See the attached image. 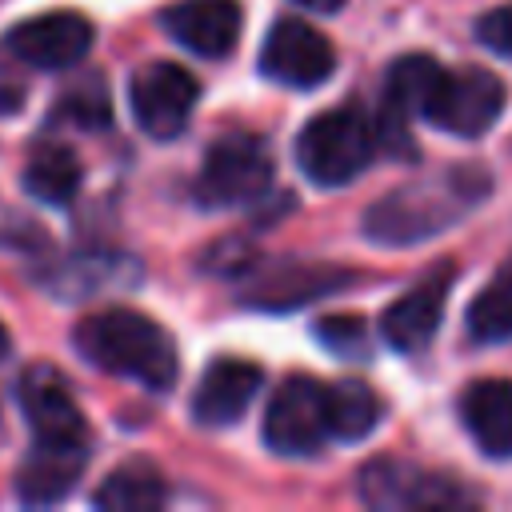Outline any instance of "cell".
<instances>
[{"label": "cell", "mask_w": 512, "mask_h": 512, "mask_svg": "<svg viewBox=\"0 0 512 512\" xmlns=\"http://www.w3.org/2000/svg\"><path fill=\"white\" fill-rule=\"evenodd\" d=\"M476 40H480L488 52L512 60V4H500V8L484 12V16L476 20Z\"/></svg>", "instance_id": "cell-25"}, {"label": "cell", "mask_w": 512, "mask_h": 512, "mask_svg": "<svg viewBox=\"0 0 512 512\" xmlns=\"http://www.w3.org/2000/svg\"><path fill=\"white\" fill-rule=\"evenodd\" d=\"M4 44L28 68H72L92 48V24L80 12H44L16 24Z\"/></svg>", "instance_id": "cell-10"}, {"label": "cell", "mask_w": 512, "mask_h": 512, "mask_svg": "<svg viewBox=\"0 0 512 512\" xmlns=\"http://www.w3.org/2000/svg\"><path fill=\"white\" fill-rule=\"evenodd\" d=\"M504 112V84L496 80V72L488 68H460V72H444L440 88L424 112V120H432L436 128L452 132V136H484Z\"/></svg>", "instance_id": "cell-7"}, {"label": "cell", "mask_w": 512, "mask_h": 512, "mask_svg": "<svg viewBox=\"0 0 512 512\" xmlns=\"http://www.w3.org/2000/svg\"><path fill=\"white\" fill-rule=\"evenodd\" d=\"M88 464V440H36L16 468V492L24 504L64 500Z\"/></svg>", "instance_id": "cell-15"}, {"label": "cell", "mask_w": 512, "mask_h": 512, "mask_svg": "<svg viewBox=\"0 0 512 512\" xmlns=\"http://www.w3.org/2000/svg\"><path fill=\"white\" fill-rule=\"evenodd\" d=\"M316 340L336 352V356H348V360H364L372 352V340H368V328L360 316H324L316 320Z\"/></svg>", "instance_id": "cell-24"}, {"label": "cell", "mask_w": 512, "mask_h": 512, "mask_svg": "<svg viewBox=\"0 0 512 512\" xmlns=\"http://www.w3.org/2000/svg\"><path fill=\"white\" fill-rule=\"evenodd\" d=\"M328 436V388L312 376H288L268 400L264 444L280 456H312Z\"/></svg>", "instance_id": "cell-5"}, {"label": "cell", "mask_w": 512, "mask_h": 512, "mask_svg": "<svg viewBox=\"0 0 512 512\" xmlns=\"http://www.w3.org/2000/svg\"><path fill=\"white\" fill-rule=\"evenodd\" d=\"M440 76H444L440 60H432L424 52L400 56L388 68V76H384V108H380V120H376L380 144H388V148H396L400 140L408 144V120L428 112V104H432V96L440 88Z\"/></svg>", "instance_id": "cell-12"}, {"label": "cell", "mask_w": 512, "mask_h": 512, "mask_svg": "<svg viewBox=\"0 0 512 512\" xmlns=\"http://www.w3.org/2000/svg\"><path fill=\"white\" fill-rule=\"evenodd\" d=\"M380 148V128L360 108H332L304 124L296 136V164L320 188L356 180Z\"/></svg>", "instance_id": "cell-3"}, {"label": "cell", "mask_w": 512, "mask_h": 512, "mask_svg": "<svg viewBox=\"0 0 512 512\" xmlns=\"http://www.w3.org/2000/svg\"><path fill=\"white\" fill-rule=\"evenodd\" d=\"M20 100H24V84L16 80V72L8 64H0V112L20 108Z\"/></svg>", "instance_id": "cell-26"}, {"label": "cell", "mask_w": 512, "mask_h": 512, "mask_svg": "<svg viewBox=\"0 0 512 512\" xmlns=\"http://www.w3.org/2000/svg\"><path fill=\"white\" fill-rule=\"evenodd\" d=\"M160 20L176 44H184L196 56L216 60L236 48L244 12L236 0H184V4L168 8Z\"/></svg>", "instance_id": "cell-16"}, {"label": "cell", "mask_w": 512, "mask_h": 512, "mask_svg": "<svg viewBox=\"0 0 512 512\" xmlns=\"http://www.w3.org/2000/svg\"><path fill=\"white\" fill-rule=\"evenodd\" d=\"M168 500L164 476L152 460H124L108 472V480L96 488L92 504L104 512H152Z\"/></svg>", "instance_id": "cell-18"}, {"label": "cell", "mask_w": 512, "mask_h": 512, "mask_svg": "<svg viewBox=\"0 0 512 512\" xmlns=\"http://www.w3.org/2000/svg\"><path fill=\"white\" fill-rule=\"evenodd\" d=\"M360 500L380 512L460 508V504H468V492H460L452 480L424 472L408 460H372L368 468H360Z\"/></svg>", "instance_id": "cell-9"}, {"label": "cell", "mask_w": 512, "mask_h": 512, "mask_svg": "<svg viewBox=\"0 0 512 512\" xmlns=\"http://www.w3.org/2000/svg\"><path fill=\"white\" fill-rule=\"evenodd\" d=\"M292 4L312 8V12H336V8H344V0H292Z\"/></svg>", "instance_id": "cell-27"}, {"label": "cell", "mask_w": 512, "mask_h": 512, "mask_svg": "<svg viewBox=\"0 0 512 512\" xmlns=\"http://www.w3.org/2000/svg\"><path fill=\"white\" fill-rule=\"evenodd\" d=\"M452 276H456L452 268H440V272L424 276L408 296H400L396 304H388V312L380 316V336H384L396 352L412 356V352H420V348L432 344V336H436V328H440V320H444V304H448Z\"/></svg>", "instance_id": "cell-13"}, {"label": "cell", "mask_w": 512, "mask_h": 512, "mask_svg": "<svg viewBox=\"0 0 512 512\" xmlns=\"http://www.w3.org/2000/svg\"><path fill=\"white\" fill-rule=\"evenodd\" d=\"M468 336L480 344H496L512 336V256L468 304Z\"/></svg>", "instance_id": "cell-22"}, {"label": "cell", "mask_w": 512, "mask_h": 512, "mask_svg": "<svg viewBox=\"0 0 512 512\" xmlns=\"http://www.w3.org/2000/svg\"><path fill=\"white\" fill-rule=\"evenodd\" d=\"M260 384H264L260 364L240 360V356H220L204 368V376L192 392V416L208 428H228L248 412Z\"/></svg>", "instance_id": "cell-14"}, {"label": "cell", "mask_w": 512, "mask_h": 512, "mask_svg": "<svg viewBox=\"0 0 512 512\" xmlns=\"http://www.w3.org/2000/svg\"><path fill=\"white\" fill-rule=\"evenodd\" d=\"M128 100H132V116H136L140 132H148L156 140H172L188 128L196 100H200V84L188 68H180L172 60H152L140 72H132Z\"/></svg>", "instance_id": "cell-6"}, {"label": "cell", "mask_w": 512, "mask_h": 512, "mask_svg": "<svg viewBox=\"0 0 512 512\" xmlns=\"http://www.w3.org/2000/svg\"><path fill=\"white\" fill-rule=\"evenodd\" d=\"M484 192L488 180L476 172H444L436 180L392 188L364 212V236H372L376 244H416L448 228L460 212L484 200Z\"/></svg>", "instance_id": "cell-2"}, {"label": "cell", "mask_w": 512, "mask_h": 512, "mask_svg": "<svg viewBox=\"0 0 512 512\" xmlns=\"http://www.w3.org/2000/svg\"><path fill=\"white\" fill-rule=\"evenodd\" d=\"M56 116H60V120H68V124H76V128H88V132L104 128V124L112 120V108H108V96H104L100 80H96V76H88L84 84L64 88Z\"/></svg>", "instance_id": "cell-23"}, {"label": "cell", "mask_w": 512, "mask_h": 512, "mask_svg": "<svg viewBox=\"0 0 512 512\" xmlns=\"http://www.w3.org/2000/svg\"><path fill=\"white\" fill-rule=\"evenodd\" d=\"M460 416L484 456L512 460V380H476L460 400Z\"/></svg>", "instance_id": "cell-17"}, {"label": "cell", "mask_w": 512, "mask_h": 512, "mask_svg": "<svg viewBox=\"0 0 512 512\" xmlns=\"http://www.w3.org/2000/svg\"><path fill=\"white\" fill-rule=\"evenodd\" d=\"M384 416V400L364 380L328 384V432L336 440H364Z\"/></svg>", "instance_id": "cell-20"}, {"label": "cell", "mask_w": 512, "mask_h": 512, "mask_svg": "<svg viewBox=\"0 0 512 512\" xmlns=\"http://www.w3.org/2000/svg\"><path fill=\"white\" fill-rule=\"evenodd\" d=\"M336 68V52L324 40V32H316L304 20H276L264 36L260 48V72L284 88H316L332 76Z\"/></svg>", "instance_id": "cell-8"}, {"label": "cell", "mask_w": 512, "mask_h": 512, "mask_svg": "<svg viewBox=\"0 0 512 512\" xmlns=\"http://www.w3.org/2000/svg\"><path fill=\"white\" fill-rule=\"evenodd\" d=\"M16 396L36 440H88L84 412L52 364H28L16 380Z\"/></svg>", "instance_id": "cell-11"}, {"label": "cell", "mask_w": 512, "mask_h": 512, "mask_svg": "<svg viewBox=\"0 0 512 512\" xmlns=\"http://www.w3.org/2000/svg\"><path fill=\"white\" fill-rule=\"evenodd\" d=\"M24 192L40 204H68L76 192H80V180H84V168L76 160L72 148L64 144H44L28 156L24 164Z\"/></svg>", "instance_id": "cell-19"}, {"label": "cell", "mask_w": 512, "mask_h": 512, "mask_svg": "<svg viewBox=\"0 0 512 512\" xmlns=\"http://www.w3.org/2000/svg\"><path fill=\"white\" fill-rule=\"evenodd\" d=\"M8 352H12V336H8V328L0 324V360H4Z\"/></svg>", "instance_id": "cell-28"}, {"label": "cell", "mask_w": 512, "mask_h": 512, "mask_svg": "<svg viewBox=\"0 0 512 512\" xmlns=\"http://www.w3.org/2000/svg\"><path fill=\"white\" fill-rule=\"evenodd\" d=\"M344 280V272L336 268H320V264H288V268H276L268 272L256 288V304L264 308H288V304H300V300H312V296H324L332 292L336 284Z\"/></svg>", "instance_id": "cell-21"}, {"label": "cell", "mask_w": 512, "mask_h": 512, "mask_svg": "<svg viewBox=\"0 0 512 512\" xmlns=\"http://www.w3.org/2000/svg\"><path fill=\"white\" fill-rule=\"evenodd\" d=\"M72 340L88 364H96L112 376H128L152 392L172 388L180 376L176 340L144 312H132V308L96 312L76 324Z\"/></svg>", "instance_id": "cell-1"}, {"label": "cell", "mask_w": 512, "mask_h": 512, "mask_svg": "<svg viewBox=\"0 0 512 512\" xmlns=\"http://www.w3.org/2000/svg\"><path fill=\"white\" fill-rule=\"evenodd\" d=\"M272 184V156L260 136L232 132L220 136L200 164L196 176V204L204 208H236L264 196Z\"/></svg>", "instance_id": "cell-4"}]
</instances>
